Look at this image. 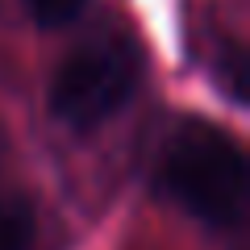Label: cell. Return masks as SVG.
Returning <instances> with one entry per match:
<instances>
[{"instance_id":"cell-1","label":"cell","mask_w":250,"mask_h":250,"mask_svg":"<svg viewBox=\"0 0 250 250\" xmlns=\"http://www.w3.org/2000/svg\"><path fill=\"white\" fill-rule=\"evenodd\" d=\"M159 188L208 229H238L246 221V154L213 121L188 117L175 125L159 159Z\"/></svg>"},{"instance_id":"cell-3","label":"cell","mask_w":250,"mask_h":250,"mask_svg":"<svg viewBox=\"0 0 250 250\" xmlns=\"http://www.w3.org/2000/svg\"><path fill=\"white\" fill-rule=\"evenodd\" d=\"M38 217L25 196H0V250H34Z\"/></svg>"},{"instance_id":"cell-4","label":"cell","mask_w":250,"mask_h":250,"mask_svg":"<svg viewBox=\"0 0 250 250\" xmlns=\"http://www.w3.org/2000/svg\"><path fill=\"white\" fill-rule=\"evenodd\" d=\"M83 4H88V0H25V9L34 13V21H38V25H46V29L75 21L83 13Z\"/></svg>"},{"instance_id":"cell-2","label":"cell","mask_w":250,"mask_h":250,"mask_svg":"<svg viewBox=\"0 0 250 250\" xmlns=\"http://www.w3.org/2000/svg\"><path fill=\"white\" fill-rule=\"evenodd\" d=\"M146 75V54L134 38L100 34L75 46L50 80V113L71 134H92L113 121L138 96Z\"/></svg>"}]
</instances>
